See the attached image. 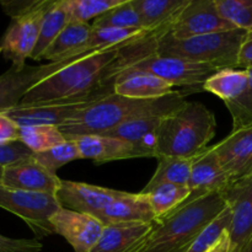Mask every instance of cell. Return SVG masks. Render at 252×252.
<instances>
[{"label":"cell","instance_id":"cell-1","mask_svg":"<svg viewBox=\"0 0 252 252\" xmlns=\"http://www.w3.org/2000/svg\"><path fill=\"white\" fill-rule=\"evenodd\" d=\"M186 102L184 94L176 90L157 100H134L113 93L76 112L58 128L66 140H75L85 135L105 134L140 117H165Z\"/></svg>","mask_w":252,"mask_h":252},{"label":"cell","instance_id":"cell-2","mask_svg":"<svg viewBox=\"0 0 252 252\" xmlns=\"http://www.w3.org/2000/svg\"><path fill=\"white\" fill-rule=\"evenodd\" d=\"M226 207L220 193L185 202L155 221L154 229L139 252H185Z\"/></svg>","mask_w":252,"mask_h":252},{"label":"cell","instance_id":"cell-3","mask_svg":"<svg viewBox=\"0 0 252 252\" xmlns=\"http://www.w3.org/2000/svg\"><path fill=\"white\" fill-rule=\"evenodd\" d=\"M123 46L100 49L73 62L33 86L20 105L78 97L106 86L103 81L108 68L116 61L118 52Z\"/></svg>","mask_w":252,"mask_h":252},{"label":"cell","instance_id":"cell-4","mask_svg":"<svg viewBox=\"0 0 252 252\" xmlns=\"http://www.w3.org/2000/svg\"><path fill=\"white\" fill-rule=\"evenodd\" d=\"M214 113L202 102L187 101L181 108L162 117L158 132L157 159L194 157L216 137Z\"/></svg>","mask_w":252,"mask_h":252},{"label":"cell","instance_id":"cell-5","mask_svg":"<svg viewBox=\"0 0 252 252\" xmlns=\"http://www.w3.org/2000/svg\"><path fill=\"white\" fill-rule=\"evenodd\" d=\"M246 34L248 32L238 29L187 39H176L167 33L158 41L155 54L209 64L219 69L238 68L239 52Z\"/></svg>","mask_w":252,"mask_h":252},{"label":"cell","instance_id":"cell-6","mask_svg":"<svg viewBox=\"0 0 252 252\" xmlns=\"http://www.w3.org/2000/svg\"><path fill=\"white\" fill-rule=\"evenodd\" d=\"M0 208L21 218L38 239L54 234L51 218L62 207L56 194L22 191L0 185Z\"/></svg>","mask_w":252,"mask_h":252},{"label":"cell","instance_id":"cell-7","mask_svg":"<svg viewBox=\"0 0 252 252\" xmlns=\"http://www.w3.org/2000/svg\"><path fill=\"white\" fill-rule=\"evenodd\" d=\"M113 86L115 85L102 86L93 93L78 96V97L32 103V105H19L17 107L5 112V115L14 120L20 127H25V126L59 127L69 118L73 117L76 112L115 93Z\"/></svg>","mask_w":252,"mask_h":252},{"label":"cell","instance_id":"cell-8","mask_svg":"<svg viewBox=\"0 0 252 252\" xmlns=\"http://www.w3.org/2000/svg\"><path fill=\"white\" fill-rule=\"evenodd\" d=\"M218 70L220 69L209 65V64L193 63V62L184 61L180 58L160 57L153 54L122 69L120 73L116 74L113 83L118 76L123 74L142 71V73L154 74L164 79L174 88L185 86V88H198V90H203V84Z\"/></svg>","mask_w":252,"mask_h":252},{"label":"cell","instance_id":"cell-9","mask_svg":"<svg viewBox=\"0 0 252 252\" xmlns=\"http://www.w3.org/2000/svg\"><path fill=\"white\" fill-rule=\"evenodd\" d=\"M85 56L89 54L71 57L56 63H47L41 65L25 64L21 66H10L4 74L0 75V113H5L17 107L33 86Z\"/></svg>","mask_w":252,"mask_h":252},{"label":"cell","instance_id":"cell-10","mask_svg":"<svg viewBox=\"0 0 252 252\" xmlns=\"http://www.w3.org/2000/svg\"><path fill=\"white\" fill-rule=\"evenodd\" d=\"M52 2L53 0H44L41 6L20 19L12 20L7 27L0 47L4 58L11 62V65H25L26 59L31 58L38 41L44 14Z\"/></svg>","mask_w":252,"mask_h":252},{"label":"cell","instance_id":"cell-11","mask_svg":"<svg viewBox=\"0 0 252 252\" xmlns=\"http://www.w3.org/2000/svg\"><path fill=\"white\" fill-rule=\"evenodd\" d=\"M231 30L236 29L221 17L216 0H189L172 24L169 34L176 39H187Z\"/></svg>","mask_w":252,"mask_h":252},{"label":"cell","instance_id":"cell-12","mask_svg":"<svg viewBox=\"0 0 252 252\" xmlns=\"http://www.w3.org/2000/svg\"><path fill=\"white\" fill-rule=\"evenodd\" d=\"M221 196L231 211L229 252H241L252 239V177L231 184Z\"/></svg>","mask_w":252,"mask_h":252},{"label":"cell","instance_id":"cell-13","mask_svg":"<svg viewBox=\"0 0 252 252\" xmlns=\"http://www.w3.org/2000/svg\"><path fill=\"white\" fill-rule=\"evenodd\" d=\"M54 234H58L75 252H91L100 240L105 225L96 217L61 208L51 218Z\"/></svg>","mask_w":252,"mask_h":252},{"label":"cell","instance_id":"cell-14","mask_svg":"<svg viewBox=\"0 0 252 252\" xmlns=\"http://www.w3.org/2000/svg\"><path fill=\"white\" fill-rule=\"evenodd\" d=\"M213 150L233 184L252 177V126L233 129Z\"/></svg>","mask_w":252,"mask_h":252},{"label":"cell","instance_id":"cell-15","mask_svg":"<svg viewBox=\"0 0 252 252\" xmlns=\"http://www.w3.org/2000/svg\"><path fill=\"white\" fill-rule=\"evenodd\" d=\"M123 194L125 192L106 187L62 180L56 197L62 208L95 217Z\"/></svg>","mask_w":252,"mask_h":252},{"label":"cell","instance_id":"cell-16","mask_svg":"<svg viewBox=\"0 0 252 252\" xmlns=\"http://www.w3.org/2000/svg\"><path fill=\"white\" fill-rule=\"evenodd\" d=\"M62 180L57 174L42 166L33 159V155L4 166L1 184L9 189L30 192L56 194Z\"/></svg>","mask_w":252,"mask_h":252},{"label":"cell","instance_id":"cell-17","mask_svg":"<svg viewBox=\"0 0 252 252\" xmlns=\"http://www.w3.org/2000/svg\"><path fill=\"white\" fill-rule=\"evenodd\" d=\"M231 180L224 171L212 147H207L197 155L192 166L187 187L191 191L186 202L194 201L212 193L223 194L231 186Z\"/></svg>","mask_w":252,"mask_h":252},{"label":"cell","instance_id":"cell-18","mask_svg":"<svg viewBox=\"0 0 252 252\" xmlns=\"http://www.w3.org/2000/svg\"><path fill=\"white\" fill-rule=\"evenodd\" d=\"M153 229L154 223L105 225L100 240L91 252H139Z\"/></svg>","mask_w":252,"mask_h":252},{"label":"cell","instance_id":"cell-19","mask_svg":"<svg viewBox=\"0 0 252 252\" xmlns=\"http://www.w3.org/2000/svg\"><path fill=\"white\" fill-rule=\"evenodd\" d=\"M96 218L103 223L130 224V223H155V214L153 212L148 197L143 193L125 192L122 197L108 204L103 211L96 214Z\"/></svg>","mask_w":252,"mask_h":252},{"label":"cell","instance_id":"cell-20","mask_svg":"<svg viewBox=\"0 0 252 252\" xmlns=\"http://www.w3.org/2000/svg\"><path fill=\"white\" fill-rule=\"evenodd\" d=\"M76 140L81 159L93 160L95 164L140 158L137 148L129 142L108 135H85Z\"/></svg>","mask_w":252,"mask_h":252},{"label":"cell","instance_id":"cell-21","mask_svg":"<svg viewBox=\"0 0 252 252\" xmlns=\"http://www.w3.org/2000/svg\"><path fill=\"white\" fill-rule=\"evenodd\" d=\"M162 117H140L118 126L115 129L101 135L120 138L134 145L140 158H157L158 132Z\"/></svg>","mask_w":252,"mask_h":252},{"label":"cell","instance_id":"cell-22","mask_svg":"<svg viewBox=\"0 0 252 252\" xmlns=\"http://www.w3.org/2000/svg\"><path fill=\"white\" fill-rule=\"evenodd\" d=\"M115 94L134 100H157L174 93V86L150 73H128L118 76L113 86Z\"/></svg>","mask_w":252,"mask_h":252},{"label":"cell","instance_id":"cell-23","mask_svg":"<svg viewBox=\"0 0 252 252\" xmlns=\"http://www.w3.org/2000/svg\"><path fill=\"white\" fill-rule=\"evenodd\" d=\"M93 31V25L70 21L54 39L53 43L48 47L46 53L43 54V59H47L48 63H56L71 57L96 52L86 49V44Z\"/></svg>","mask_w":252,"mask_h":252},{"label":"cell","instance_id":"cell-24","mask_svg":"<svg viewBox=\"0 0 252 252\" xmlns=\"http://www.w3.org/2000/svg\"><path fill=\"white\" fill-rule=\"evenodd\" d=\"M142 20L143 30L153 32L172 26L189 0H132Z\"/></svg>","mask_w":252,"mask_h":252},{"label":"cell","instance_id":"cell-25","mask_svg":"<svg viewBox=\"0 0 252 252\" xmlns=\"http://www.w3.org/2000/svg\"><path fill=\"white\" fill-rule=\"evenodd\" d=\"M249 79L250 74L248 69H220L203 84V91H208L218 96L224 103L233 102L245 93L249 85Z\"/></svg>","mask_w":252,"mask_h":252},{"label":"cell","instance_id":"cell-26","mask_svg":"<svg viewBox=\"0 0 252 252\" xmlns=\"http://www.w3.org/2000/svg\"><path fill=\"white\" fill-rule=\"evenodd\" d=\"M199 154V153H198ZM197 154V155H198ZM197 155L189 158L160 157L158 158V166L150 181L145 185L140 193H147L154 187L162 184H174L187 186L191 176L192 166Z\"/></svg>","mask_w":252,"mask_h":252},{"label":"cell","instance_id":"cell-27","mask_svg":"<svg viewBox=\"0 0 252 252\" xmlns=\"http://www.w3.org/2000/svg\"><path fill=\"white\" fill-rule=\"evenodd\" d=\"M69 22L70 20H69L65 6H64V0H53L51 6L44 14L38 41L34 47L31 59L42 61L43 54L46 53L48 47L53 43L54 39L58 37V34L63 31V29Z\"/></svg>","mask_w":252,"mask_h":252},{"label":"cell","instance_id":"cell-28","mask_svg":"<svg viewBox=\"0 0 252 252\" xmlns=\"http://www.w3.org/2000/svg\"><path fill=\"white\" fill-rule=\"evenodd\" d=\"M143 194L149 199L157 221L171 213L177 207L182 206L189 199L191 191L189 187L182 185L162 184Z\"/></svg>","mask_w":252,"mask_h":252},{"label":"cell","instance_id":"cell-29","mask_svg":"<svg viewBox=\"0 0 252 252\" xmlns=\"http://www.w3.org/2000/svg\"><path fill=\"white\" fill-rule=\"evenodd\" d=\"M65 137L56 126H25L20 127L19 142L33 154L46 152L65 142Z\"/></svg>","mask_w":252,"mask_h":252},{"label":"cell","instance_id":"cell-30","mask_svg":"<svg viewBox=\"0 0 252 252\" xmlns=\"http://www.w3.org/2000/svg\"><path fill=\"white\" fill-rule=\"evenodd\" d=\"M94 29H142V20L132 0H126L122 5L105 12L94 20ZM145 31V30H144Z\"/></svg>","mask_w":252,"mask_h":252},{"label":"cell","instance_id":"cell-31","mask_svg":"<svg viewBox=\"0 0 252 252\" xmlns=\"http://www.w3.org/2000/svg\"><path fill=\"white\" fill-rule=\"evenodd\" d=\"M126 0H64L66 14L70 21L89 24L105 12L120 6Z\"/></svg>","mask_w":252,"mask_h":252},{"label":"cell","instance_id":"cell-32","mask_svg":"<svg viewBox=\"0 0 252 252\" xmlns=\"http://www.w3.org/2000/svg\"><path fill=\"white\" fill-rule=\"evenodd\" d=\"M33 159L52 174H57V171L64 165L74 160L81 159V157L76 140H65L62 144L56 145L46 152L36 153L33 154Z\"/></svg>","mask_w":252,"mask_h":252},{"label":"cell","instance_id":"cell-33","mask_svg":"<svg viewBox=\"0 0 252 252\" xmlns=\"http://www.w3.org/2000/svg\"><path fill=\"white\" fill-rule=\"evenodd\" d=\"M223 19L235 29L252 33V0H216Z\"/></svg>","mask_w":252,"mask_h":252},{"label":"cell","instance_id":"cell-34","mask_svg":"<svg viewBox=\"0 0 252 252\" xmlns=\"http://www.w3.org/2000/svg\"><path fill=\"white\" fill-rule=\"evenodd\" d=\"M231 221V211L226 207L218 216L216 220L212 221L203 230V233L189 246L185 252H206L219 239L224 230L229 228Z\"/></svg>","mask_w":252,"mask_h":252},{"label":"cell","instance_id":"cell-35","mask_svg":"<svg viewBox=\"0 0 252 252\" xmlns=\"http://www.w3.org/2000/svg\"><path fill=\"white\" fill-rule=\"evenodd\" d=\"M248 70L250 79L245 93L238 100L225 103L233 118V129L252 126V68Z\"/></svg>","mask_w":252,"mask_h":252},{"label":"cell","instance_id":"cell-36","mask_svg":"<svg viewBox=\"0 0 252 252\" xmlns=\"http://www.w3.org/2000/svg\"><path fill=\"white\" fill-rule=\"evenodd\" d=\"M38 239H14L0 234V252H42Z\"/></svg>","mask_w":252,"mask_h":252},{"label":"cell","instance_id":"cell-37","mask_svg":"<svg viewBox=\"0 0 252 252\" xmlns=\"http://www.w3.org/2000/svg\"><path fill=\"white\" fill-rule=\"evenodd\" d=\"M32 155L33 153L21 142L0 145V165L1 166H6V165L14 164L20 160L27 159V158H31Z\"/></svg>","mask_w":252,"mask_h":252},{"label":"cell","instance_id":"cell-38","mask_svg":"<svg viewBox=\"0 0 252 252\" xmlns=\"http://www.w3.org/2000/svg\"><path fill=\"white\" fill-rule=\"evenodd\" d=\"M44 0H14V1H0L5 14L12 20L20 19L41 6Z\"/></svg>","mask_w":252,"mask_h":252},{"label":"cell","instance_id":"cell-39","mask_svg":"<svg viewBox=\"0 0 252 252\" xmlns=\"http://www.w3.org/2000/svg\"><path fill=\"white\" fill-rule=\"evenodd\" d=\"M20 126L5 113H0V145L19 142Z\"/></svg>","mask_w":252,"mask_h":252},{"label":"cell","instance_id":"cell-40","mask_svg":"<svg viewBox=\"0 0 252 252\" xmlns=\"http://www.w3.org/2000/svg\"><path fill=\"white\" fill-rule=\"evenodd\" d=\"M239 69H250L252 68V33L246 34L243 44H241L240 52H239Z\"/></svg>","mask_w":252,"mask_h":252},{"label":"cell","instance_id":"cell-41","mask_svg":"<svg viewBox=\"0 0 252 252\" xmlns=\"http://www.w3.org/2000/svg\"><path fill=\"white\" fill-rule=\"evenodd\" d=\"M229 228L223 231L218 240L211 246L206 252H229L230 251V239H229Z\"/></svg>","mask_w":252,"mask_h":252},{"label":"cell","instance_id":"cell-42","mask_svg":"<svg viewBox=\"0 0 252 252\" xmlns=\"http://www.w3.org/2000/svg\"><path fill=\"white\" fill-rule=\"evenodd\" d=\"M241 252H252V239H251L250 243H249L248 245H246L245 248H244L243 250H241Z\"/></svg>","mask_w":252,"mask_h":252},{"label":"cell","instance_id":"cell-43","mask_svg":"<svg viewBox=\"0 0 252 252\" xmlns=\"http://www.w3.org/2000/svg\"><path fill=\"white\" fill-rule=\"evenodd\" d=\"M2 171H4V166L0 165V184H1V179H2Z\"/></svg>","mask_w":252,"mask_h":252},{"label":"cell","instance_id":"cell-44","mask_svg":"<svg viewBox=\"0 0 252 252\" xmlns=\"http://www.w3.org/2000/svg\"><path fill=\"white\" fill-rule=\"evenodd\" d=\"M0 54H2V49H1V47H0Z\"/></svg>","mask_w":252,"mask_h":252}]
</instances>
